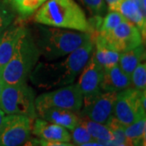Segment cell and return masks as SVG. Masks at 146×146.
I'll list each match as a JSON object with an SVG mask.
<instances>
[{
  "instance_id": "obj_26",
  "label": "cell",
  "mask_w": 146,
  "mask_h": 146,
  "mask_svg": "<svg viewBox=\"0 0 146 146\" xmlns=\"http://www.w3.org/2000/svg\"><path fill=\"white\" fill-rule=\"evenodd\" d=\"M40 146H76L68 142H60V141H48L44 140H39Z\"/></svg>"
},
{
  "instance_id": "obj_4",
  "label": "cell",
  "mask_w": 146,
  "mask_h": 146,
  "mask_svg": "<svg viewBox=\"0 0 146 146\" xmlns=\"http://www.w3.org/2000/svg\"><path fill=\"white\" fill-rule=\"evenodd\" d=\"M39 56V50L33 34L26 27L17 42L9 62L0 72L3 84H18L26 82Z\"/></svg>"
},
{
  "instance_id": "obj_29",
  "label": "cell",
  "mask_w": 146,
  "mask_h": 146,
  "mask_svg": "<svg viewBox=\"0 0 146 146\" xmlns=\"http://www.w3.org/2000/svg\"><path fill=\"white\" fill-rule=\"evenodd\" d=\"M77 146H104L101 142L99 141H91L87 142V143H84V144H82V145H80Z\"/></svg>"
},
{
  "instance_id": "obj_5",
  "label": "cell",
  "mask_w": 146,
  "mask_h": 146,
  "mask_svg": "<svg viewBox=\"0 0 146 146\" xmlns=\"http://www.w3.org/2000/svg\"><path fill=\"white\" fill-rule=\"evenodd\" d=\"M0 109L7 115H21L36 119L35 93L26 82L4 84L0 97Z\"/></svg>"
},
{
  "instance_id": "obj_12",
  "label": "cell",
  "mask_w": 146,
  "mask_h": 146,
  "mask_svg": "<svg viewBox=\"0 0 146 146\" xmlns=\"http://www.w3.org/2000/svg\"><path fill=\"white\" fill-rule=\"evenodd\" d=\"M22 21L19 19L12 22L0 36V72L9 62L15 51L17 42L26 28Z\"/></svg>"
},
{
  "instance_id": "obj_17",
  "label": "cell",
  "mask_w": 146,
  "mask_h": 146,
  "mask_svg": "<svg viewBox=\"0 0 146 146\" xmlns=\"http://www.w3.org/2000/svg\"><path fill=\"white\" fill-rule=\"evenodd\" d=\"M36 114L42 119L63 127L70 131L72 130L80 121V116L76 115V112L69 110L55 107H50L42 110L40 111H37Z\"/></svg>"
},
{
  "instance_id": "obj_31",
  "label": "cell",
  "mask_w": 146,
  "mask_h": 146,
  "mask_svg": "<svg viewBox=\"0 0 146 146\" xmlns=\"http://www.w3.org/2000/svg\"><path fill=\"white\" fill-rule=\"evenodd\" d=\"M4 117H5V113H4L2 110L0 109V127L2 125V123H3V121Z\"/></svg>"
},
{
  "instance_id": "obj_34",
  "label": "cell",
  "mask_w": 146,
  "mask_h": 146,
  "mask_svg": "<svg viewBox=\"0 0 146 146\" xmlns=\"http://www.w3.org/2000/svg\"><path fill=\"white\" fill-rule=\"evenodd\" d=\"M1 33H0V36H1Z\"/></svg>"
},
{
  "instance_id": "obj_30",
  "label": "cell",
  "mask_w": 146,
  "mask_h": 146,
  "mask_svg": "<svg viewBox=\"0 0 146 146\" xmlns=\"http://www.w3.org/2000/svg\"><path fill=\"white\" fill-rule=\"evenodd\" d=\"M118 146H134V145H133V141L127 138L124 142L119 144Z\"/></svg>"
},
{
  "instance_id": "obj_20",
  "label": "cell",
  "mask_w": 146,
  "mask_h": 146,
  "mask_svg": "<svg viewBox=\"0 0 146 146\" xmlns=\"http://www.w3.org/2000/svg\"><path fill=\"white\" fill-rule=\"evenodd\" d=\"M146 135V119L142 117L131 124L125 127V136L132 141L145 138Z\"/></svg>"
},
{
  "instance_id": "obj_28",
  "label": "cell",
  "mask_w": 146,
  "mask_h": 146,
  "mask_svg": "<svg viewBox=\"0 0 146 146\" xmlns=\"http://www.w3.org/2000/svg\"><path fill=\"white\" fill-rule=\"evenodd\" d=\"M21 146H40L39 141L36 139H29Z\"/></svg>"
},
{
  "instance_id": "obj_9",
  "label": "cell",
  "mask_w": 146,
  "mask_h": 146,
  "mask_svg": "<svg viewBox=\"0 0 146 146\" xmlns=\"http://www.w3.org/2000/svg\"><path fill=\"white\" fill-rule=\"evenodd\" d=\"M32 120L28 116L8 115L0 127V146H21L29 139Z\"/></svg>"
},
{
  "instance_id": "obj_24",
  "label": "cell",
  "mask_w": 146,
  "mask_h": 146,
  "mask_svg": "<svg viewBox=\"0 0 146 146\" xmlns=\"http://www.w3.org/2000/svg\"><path fill=\"white\" fill-rule=\"evenodd\" d=\"M131 81L134 88L139 90L146 89V64L141 63L136 67L131 75Z\"/></svg>"
},
{
  "instance_id": "obj_7",
  "label": "cell",
  "mask_w": 146,
  "mask_h": 146,
  "mask_svg": "<svg viewBox=\"0 0 146 146\" xmlns=\"http://www.w3.org/2000/svg\"><path fill=\"white\" fill-rule=\"evenodd\" d=\"M83 106V95L78 84H71L54 91L39 95L35 99L36 113L42 110L55 107L78 112Z\"/></svg>"
},
{
  "instance_id": "obj_16",
  "label": "cell",
  "mask_w": 146,
  "mask_h": 146,
  "mask_svg": "<svg viewBox=\"0 0 146 146\" xmlns=\"http://www.w3.org/2000/svg\"><path fill=\"white\" fill-rule=\"evenodd\" d=\"M90 36L95 48L93 51L94 56L102 68L109 69L119 64L120 53L110 48L97 32H93Z\"/></svg>"
},
{
  "instance_id": "obj_10",
  "label": "cell",
  "mask_w": 146,
  "mask_h": 146,
  "mask_svg": "<svg viewBox=\"0 0 146 146\" xmlns=\"http://www.w3.org/2000/svg\"><path fill=\"white\" fill-rule=\"evenodd\" d=\"M117 94L116 92H101L92 100L84 102L81 117L105 124L113 114Z\"/></svg>"
},
{
  "instance_id": "obj_25",
  "label": "cell",
  "mask_w": 146,
  "mask_h": 146,
  "mask_svg": "<svg viewBox=\"0 0 146 146\" xmlns=\"http://www.w3.org/2000/svg\"><path fill=\"white\" fill-rule=\"evenodd\" d=\"M89 9L94 16H103L106 12V5L104 0H79Z\"/></svg>"
},
{
  "instance_id": "obj_27",
  "label": "cell",
  "mask_w": 146,
  "mask_h": 146,
  "mask_svg": "<svg viewBox=\"0 0 146 146\" xmlns=\"http://www.w3.org/2000/svg\"><path fill=\"white\" fill-rule=\"evenodd\" d=\"M104 1L105 3H106L109 11H117L121 2V0H104Z\"/></svg>"
},
{
  "instance_id": "obj_11",
  "label": "cell",
  "mask_w": 146,
  "mask_h": 146,
  "mask_svg": "<svg viewBox=\"0 0 146 146\" xmlns=\"http://www.w3.org/2000/svg\"><path fill=\"white\" fill-rule=\"evenodd\" d=\"M103 72L104 69L97 62L94 54H92L88 63L81 71L77 83L83 95V103L92 100L102 92L100 84L103 76Z\"/></svg>"
},
{
  "instance_id": "obj_19",
  "label": "cell",
  "mask_w": 146,
  "mask_h": 146,
  "mask_svg": "<svg viewBox=\"0 0 146 146\" xmlns=\"http://www.w3.org/2000/svg\"><path fill=\"white\" fill-rule=\"evenodd\" d=\"M80 118L93 139L99 142H106L113 140L112 132L104 123H100L81 116Z\"/></svg>"
},
{
  "instance_id": "obj_15",
  "label": "cell",
  "mask_w": 146,
  "mask_h": 146,
  "mask_svg": "<svg viewBox=\"0 0 146 146\" xmlns=\"http://www.w3.org/2000/svg\"><path fill=\"white\" fill-rule=\"evenodd\" d=\"M117 11L137 27L145 41L146 36V14L141 8L140 0H121Z\"/></svg>"
},
{
  "instance_id": "obj_3",
  "label": "cell",
  "mask_w": 146,
  "mask_h": 146,
  "mask_svg": "<svg viewBox=\"0 0 146 146\" xmlns=\"http://www.w3.org/2000/svg\"><path fill=\"white\" fill-rule=\"evenodd\" d=\"M90 39V33H88L37 26L34 42L39 54L50 61L68 55Z\"/></svg>"
},
{
  "instance_id": "obj_14",
  "label": "cell",
  "mask_w": 146,
  "mask_h": 146,
  "mask_svg": "<svg viewBox=\"0 0 146 146\" xmlns=\"http://www.w3.org/2000/svg\"><path fill=\"white\" fill-rule=\"evenodd\" d=\"M131 84V76L126 74L119 64L109 69H104L103 76L100 84L102 92H116L127 89Z\"/></svg>"
},
{
  "instance_id": "obj_22",
  "label": "cell",
  "mask_w": 146,
  "mask_h": 146,
  "mask_svg": "<svg viewBox=\"0 0 146 146\" xmlns=\"http://www.w3.org/2000/svg\"><path fill=\"white\" fill-rule=\"evenodd\" d=\"M16 15V11L7 0H0V33L13 22Z\"/></svg>"
},
{
  "instance_id": "obj_21",
  "label": "cell",
  "mask_w": 146,
  "mask_h": 146,
  "mask_svg": "<svg viewBox=\"0 0 146 146\" xmlns=\"http://www.w3.org/2000/svg\"><path fill=\"white\" fill-rule=\"evenodd\" d=\"M127 20L124 16L121 15L117 11H109L107 15L102 17L101 25L98 33H106L113 30L120 23Z\"/></svg>"
},
{
  "instance_id": "obj_8",
  "label": "cell",
  "mask_w": 146,
  "mask_h": 146,
  "mask_svg": "<svg viewBox=\"0 0 146 146\" xmlns=\"http://www.w3.org/2000/svg\"><path fill=\"white\" fill-rule=\"evenodd\" d=\"M98 33L110 48L119 53L139 46L144 41L137 27L127 20L120 23L111 31Z\"/></svg>"
},
{
  "instance_id": "obj_33",
  "label": "cell",
  "mask_w": 146,
  "mask_h": 146,
  "mask_svg": "<svg viewBox=\"0 0 146 146\" xmlns=\"http://www.w3.org/2000/svg\"><path fill=\"white\" fill-rule=\"evenodd\" d=\"M7 2L11 4V6L13 3H16V2L19 1V0H7Z\"/></svg>"
},
{
  "instance_id": "obj_32",
  "label": "cell",
  "mask_w": 146,
  "mask_h": 146,
  "mask_svg": "<svg viewBox=\"0 0 146 146\" xmlns=\"http://www.w3.org/2000/svg\"><path fill=\"white\" fill-rule=\"evenodd\" d=\"M3 82L2 80V79L0 77V97H1V94H2V91H3Z\"/></svg>"
},
{
  "instance_id": "obj_6",
  "label": "cell",
  "mask_w": 146,
  "mask_h": 146,
  "mask_svg": "<svg viewBox=\"0 0 146 146\" xmlns=\"http://www.w3.org/2000/svg\"><path fill=\"white\" fill-rule=\"evenodd\" d=\"M145 90L127 88L117 94L113 114L124 126H128L142 117H145Z\"/></svg>"
},
{
  "instance_id": "obj_18",
  "label": "cell",
  "mask_w": 146,
  "mask_h": 146,
  "mask_svg": "<svg viewBox=\"0 0 146 146\" xmlns=\"http://www.w3.org/2000/svg\"><path fill=\"white\" fill-rule=\"evenodd\" d=\"M145 48L141 44L139 46L120 53L119 66L126 74L131 76L134 69L145 60Z\"/></svg>"
},
{
  "instance_id": "obj_13",
  "label": "cell",
  "mask_w": 146,
  "mask_h": 146,
  "mask_svg": "<svg viewBox=\"0 0 146 146\" xmlns=\"http://www.w3.org/2000/svg\"><path fill=\"white\" fill-rule=\"evenodd\" d=\"M33 133L41 140L48 141H71V134L68 129L42 119H36L32 126Z\"/></svg>"
},
{
  "instance_id": "obj_1",
  "label": "cell",
  "mask_w": 146,
  "mask_h": 146,
  "mask_svg": "<svg viewBox=\"0 0 146 146\" xmlns=\"http://www.w3.org/2000/svg\"><path fill=\"white\" fill-rule=\"evenodd\" d=\"M94 49V42L90 39L63 61L39 63L29 75L32 83L43 89L61 88L72 84L88 63Z\"/></svg>"
},
{
  "instance_id": "obj_23",
  "label": "cell",
  "mask_w": 146,
  "mask_h": 146,
  "mask_svg": "<svg viewBox=\"0 0 146 146\" xmlns=\"http://www.w3.org/2000/svg\"><path fill=\"white\" fill-rule=\"evenodd\" d=\"M71 140H72L74 144L77 145L87 143L89 141H94L93 137L90 136L85 126L84 125L82 121L80 120V121L77 123V125L72 130Z\"/></svg>"
},
{
  "instance_id": "obj_2",
  "label": "cell",
  "mask_w": 146,
  "mask_h": 146,
  "mask_svg": "<svg viewBox=\"0 0 146 146\" xmlns=\"http://www.w3.org/2000/svg\"><path fill=\"white\" fill-rule=\"evenodd\" d=\"M34 21L46 26L92 33L84 11L75 0H47L36 10Z\"/></svg>"
}]
</instances>
